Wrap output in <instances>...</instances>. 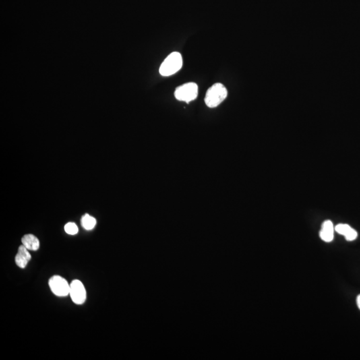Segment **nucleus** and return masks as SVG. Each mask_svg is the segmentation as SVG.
<instances>
[{
  "label": "nucleus",
  "instance_id": "8",
  "mask_svg": "<svg viewBox=\"0 0 360 360\" xmlns=\"http://www.w3.org/2000/svg\"><path fill=\"white\" fill-rule=\"evenodd\" d=\"M335 231L344 236L347 241H354L358 238V232L348 224H338L335 227Z\"/></svg>",
  "mask_w": 360,
  "mask_h": 360
},
{
  "label": "nucleus",
  "instance_id": "5",
  "mask_svg": "<svg viewBox=\"0 0 360 360\" xmlns=\"http://www.w3.org/2000/svg\"><path fill=\"white\" fill-rule=\"evenodd\" d=\"M69 295L75 304H83L86 300V291L84 284L78 280L71 282Z\"/></svg>",
  "mask_w": 360,
  "mask_h": 360
},
{
  "label": "nucleus",
  "instance_id": "3",
  "mask_svg": "<svg viewBox=\"0 0 360 360\" xmlns=\"http://www.w3.org/2000/svg\"><path fill=\"white\" fill-rule=\"evenodd\" d=\"M197 93H198L197 85L195 83L190 82L178 87L174 92V95L179 101L189 103L197 98Z\"/></svg>",
  "mask_w": 360,
  "mask_h": 360
},
{
  "label": "nucleus",
  "instance_id": "12",
  "mask_svg": "<svg viewBox=\"0 0 360 360\" xmlns=\"http://www.w3.org/2000/svg\"><path fill=\"white\" fill-rule=\"evenodd\" d=\"M356 301H357V305L358 308L360 309V294L359 296L357 297V300H356Z\"/></svg>",
  "mask_w": 360,
  "mask_h": 360
},
{
  "label": "nucleus",
  "instance_id": "11",
  "mask_svg": "<svg viewBox=\"0 0 360 360\" xmlns=\"http://www.w3.org/2000/svg\"><path fill=\"white\" fill-rule=\"evenodd\" d=\"M64 230L65 232L69 235H75L79 231L76 224L73 223V222H69V223L65 224Z\"/></svg>",
  "mask_w": 360,
  "mask_h": 360
},
{
  "label": "nucleus",
  "instance_id": "6",
  "mask_svg": "<svg viewBox=\"0 0 360 360\" xmlns=\"http://www.w3.org/2000/svg\"><path fill=\"white\" fill-rule=\"evenodd\" d=\"M31 255L28 249L24 245H20L18 248V251L15 257V262L19 268L24 269L26 268L27 264L30 262Z\"/></svg>",
  "mask_w": 360,
  "mask_h": 360
},
{
  "label": "nucleus",
  "instance_id": "1",
  "mask_svg": "<svg viewBox=\"0 0 360 360\" xmlns=\"http://www.w3.org/2000/svg\"><path fill=\"white\" fill-rule=\"evenodd\" d=\"M228 96V90L223 84L216 83L207 91L205 103L210 108L217 107L224 101Z\"/></svg>",
  "mask_w": 360,
  "mask_h": 360
},
{
  "label": "nucleus",
  "instance_id": "9",
  "mask_svg": "<svg viewBox=\"0 0 360 360\" xmlns=\"http://www.w3.org/2000/svg\"><path fill=\"white\" fill-rule=\"evenodd\" d=\"M22 245L28 250L36 251L40 248V241L38 238L33 234H26L22 239Z\"/></svg>",
  "mask_w": 360,
  "mask_h": 360
},
{
  "label": "nucleus",
  "instance_id": "4",
  "mask_svg": "<svg viewBox=\"0 0 360 360\" xmlns=\"http://www.w3.org/2000/svg\"><path fill=\"white\" fill-rule=\"evenodd\" d=\"M49 286L52 292L59 297H64L69 295L70 285L62 277L54 276L50 279Z\"/></svg>",
  "mask_w": 360,
  "mask_h": 360
},
{
  "label": "nucleus",
  "instance_id": "2",
  "mask_svg": "<svg viewBox=\"0 0 360 360\" xmlns=\"http://www.w3.org/2000/svg\"><path fill=\"white\" fill-rule=\"evenodd\" d=\"M182 57L179 52L170 54L160 67V73L163 76H170L179 71L182 67Z\"/></svg>",
  "mask_w": 360,
  "mask_h": 360
},
{
  "label": "nucleus",
  "instance_id": "7",
  "mask_svg": "<svg viewBox=\"0 0 360 360\" xmlns=\"http://www.w3.org/2000/svg\"><path fill=\"white\" fill-rule=\"evenodd\" d=\"M335 228L332 221L326 220L322 224V229L319 232L321 239L325 242H331L334 237Z\"/></svg>",
  "mask_w": 360,
  "mask_h": 360
},
{
  "label": "nucleus",
  "instance_id": "10",
  "mask_svg": "<svg viewBox=\"0 0 360 360\" xmlns=\"http://www.w3.org/2000/svg\"><path fill=\"white\" fill-rule=\"evenodd\" d=\"M82 225L86 230L94 229L96 225V219L88 214H85L82 218Z\"/></svg>",
  "mask_w": 360,
  "mask_h": 360
}]
</instances>
